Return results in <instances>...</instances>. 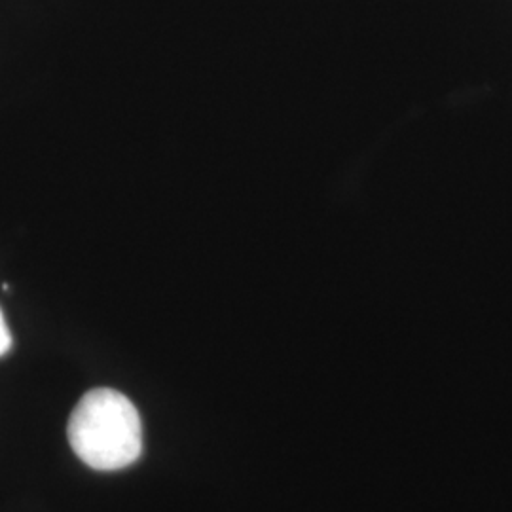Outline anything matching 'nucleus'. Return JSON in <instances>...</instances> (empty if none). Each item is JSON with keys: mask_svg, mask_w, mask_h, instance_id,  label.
I'll return each mask as SVG.
<instances>
[{"mask_svg": "<svg viewBox=\"0 0 512 512\" xmlns=\"http://www.w3.org/2000/svg\"><path fill=\"white\" fill-rule=\"evenodd\" d=\"M74 454L95 471H120L141 458L143 423L135 404L120 391H88L67 425Z\"/></svg>", "mask_w": 512, "mask_h": 512, "instance_id": "f257e3e1", "label": "nucleus"}, {"mask_svg": "<svg viewBox=\"0 0 512 512\" xmlns=\"http://www.w3.org/2000/svg\"><path fill=\"white\" fill-rule=\"evenodd\" d=\"M10 349H12V334H10V329H8L2 310H0V357H4Z\"/></svg>", "mask_w": 512, "mask_h": 512, "instance_id": "f03ea898", "label": "nucleus"}]
</instances>
